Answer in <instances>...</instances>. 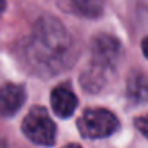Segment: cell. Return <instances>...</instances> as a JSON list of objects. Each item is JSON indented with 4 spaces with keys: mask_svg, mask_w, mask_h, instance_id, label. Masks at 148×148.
I'll return each instance as SVG.
<instances>
[{
    "mask_svg": "<svg viewBox=\"0 0 148 148\" xmlns=\"http://www.w3.org/2000/svg\"><path fill=\"white\" fill-rule=\"evenodd\" d=\"M77 126L84 138H105L119 129V121L110 110L88 108L78 118Z\"/></svg>",
    "mask_w": 148,
    "mask_h": 148,
    "instance_id": "cell-4",
    "label": "cell"
},
{
    "mask_svg": "<svg viewBox=\"0 0 148 148\" xmlns=\"http://www.w3.org/2000/svg\"><path fill=\"white\" fill-rule=\"evenodd\" d=\"M23 134L40 147H51L56 142V124L45 107H32L23 119Z\"/></svg>",
    "mask_w": 148,
    "mask_h": 148,
    "instance_id": "cell-3",
    "label": "cell"
},
{
    "mask_svg": "<svg viewBox=\"0 0 148 148\" xmlns=\"http://www.w3.org/2000/svg\"><path fill=\"white\" fill-rule=\"evenodd\" d=\"M78 107V97L70 84H59L51 91V108L59 118H70Z\"/></svg>",
    "mask_w": 148,
    "mask_h": 148,
    "instance_id": "cell-6",
    "label": "cell"
},
{
    "mask_svg": "<svg viewBox=\"0 0 148 148\" xmlns=\"http://www.w3.org/2000/svg\"><path fill=\"white\" fill-rule=\"evenodd\" d=\"M135 127L138 129V132H140L145 138H148V113L143 116H138V118L135 119Z\"/></svg>",
    "mask_w": 148,
    "mask_h": 148,
    "instance_id": "cell-9",
    "label": "cell"
},
{
    "mask_svg": "<svg viewBox=\"0 0 148 148\" xmlns=\"http://www.w3.org/2000/svg\"><path fill=\"white\" fill-rule=\"evenodd\" d=\"M121 43L108 34H99L91 43V67L81 77V84L88 91H99L107 73L113 70L121 58Z\"/></svg>",
    "mask_w": 148,
    "mask_h": 148,
    "instance_id": "cell-2",
    "label": "cell"
},
{
    "mask_svg": "<svg viewBox=\"0 0 148 148\" xmlns=\"http://www.w3.org/2000/svg\"><path fill=\"white\" fill-rule=\"evenodd\" d=\"M62 148H81L80 145H75V143H70V145H65V147H62Z\"/></svg>",
    "mask_w": 148,
    "mask_h": 148,
    "instance_id": "cell-11",
    "label": "cell"
},
{
    "mask_svg": "<svg viewBox=\"0 0 148 148\" xmlns=\"http://www.w3.org/2000/svg\"><path fill=\"white\" fill-rule=\"evenodd\" d=\"M103 0H67V7L75 14L96 19L103 13Z\"/></svg>",
    "mask_w": 148,
    "mask_h": 148,
    "instance_id": "cell-8",
    "label": "cell"
},
{
    "mask_svg": "<svg viewBox=\"0 0 148 148\" xmlns=\"http://www.w3.org/2000/svg\"><path fill=\"white\" fill-rule=\"evenodd\" d=\"M26 102V89L21 84L7 83L0 88V116L16 115Z\"/></svg>",
    "mask_w": 148,
    "mask_h": 148,
    "instance_id": "cell-5",
    "label": "cell"
},
{
    "mask_svg": "<svg viewBox=\"0 0 148 148\" xmlns=\"http://www.w3.org/2000/svg\"><path fill=\"white\" fill-rule=\"evenodd\" d=\"M127 97L134 103L148 102V80L143 73L134 72L127 80Z\"/></svg>",
    "mask_w": 148,
    "mask_h": 148,
    "instance_id": "cell-7",
    "label": "cell"
},
{
    "mask_svg": "<svg viewBox=\"0 0 148 148\" xmlns=\"http://www.w3.org/2000/svg\"><path fill=\"white\" fill-rule=\"evenodd\" d=\"M73 38L69 30L51 16H43L34 24L26 45V59L37 72L54 75L73 61Z\"/></svg>",
    "mask_w": 148,
    "mask_h": 148,
    "instance_id": "cell-1",
    "label": "cell"
},
{
    "mask_svg": "<svg viewBox=\"0 0 148 148\" xmlns=\"http://www.w3.org/2000/svg\"><path fill=\"white\" fill-rule=\"evenodd\" d=\"M142 51H143V54L148 58V37H145L143 42H142Z\"/></svg>",
    "mask_w": 148,
    "mask_h": 148,
    "instance_id": "cell-10",
    "label": "cell"
}]
</instances>
